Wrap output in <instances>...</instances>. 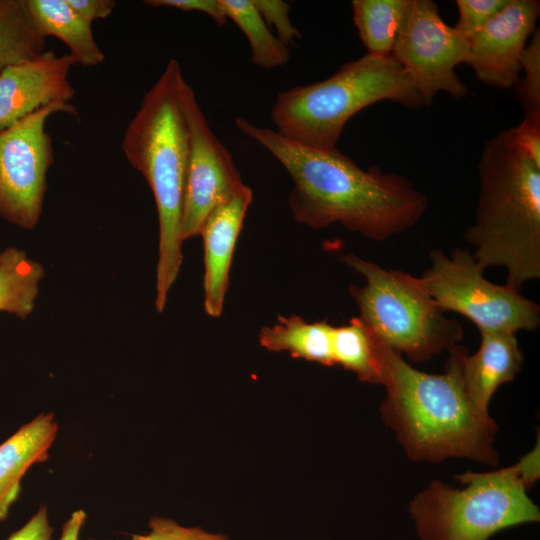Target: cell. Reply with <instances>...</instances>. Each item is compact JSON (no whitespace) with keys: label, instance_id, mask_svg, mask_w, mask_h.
<instances>
[{"label":"cell","instance_id":"20","mask_svg":"<svg viewBox=\"0 0 540 540\" xmlns=\"http://www.w3.org/2000/svg\"><path fill=\"white\" fill-rule=\"evenodd\" d=\"M44 277L40 263L25 251L8 247L0 253V311L19 318L28 317L34 309L39 284Z\"/></svg>","mask_w":540,"mask_h":540},{"label":"cell","instance_id":"16","mask_svg":"<svg viewBox=\"0 0 540 540\" xmlns=\"http://www.w3.org/2000/svg\"><path fill=\"white\" fill-rule=\"evenodd\" d=\"M57 433L54 414L41 413L0 444V522L17 500L24 475L48 458Z\"/></svg>","mask_w":540,"mask_h":540},{"label":"cell","instance_id":"23","mask_svg":"<svg viewBox=\"0 0 540 540\" xmlns=\"http://www.w3.org/2000/svg\"><path fill=\"white\" fill-rule=\"evenodd\" d=\"M224 14L246 36L251 48V61L264 69L283 66L290 51L275 36L256 9L252 0H220Z\"/></svg>","mask_w":540,"mask_h":540},{"label":"cell","instance_id":"29","mask_svg":"<svg viewBox=\"0 0 540 540\" xmlns=\"http://www.w3.org/2000/svg\"><path fill=\"white\" fill-rule=\"evenodd\" d=\"M144 3L152 7H170L184 12H202L220 26L227 22L220 0H146Z\"/></svg>","mask_w":540,"mask_h":540},{"label":"cell","instance_id":"25","mask_svg":"<svg viewBox=\"0 0 540 540\" xmlns=\"http://www.w3.org/2000/svg\"><path fill=\"white\" fill-rule=\"evenodd\" d=\"M148 526L149 532L146 534L133 535L126 540H230L224 534L209 532L200 527L183 526L165 517L151 518Z\"/></svg>","mask_w":540,"mask_h":540},{"label":"cell","instance_id":"1","mask_svg":"<svg viewBox=\"0 0 540 540\" xmlns=\"http://www.w3.org/2000/svg\"><path fill=\"white\" fill-rule=\"evenodd\" d=\"M235 125L289 173V207L295 220L308 227L340 223L365 238L383 241L413 227L428 207L426 196L403 176L378 166L364 170L337 148L307 147L242 117L235 118Z\"/></svg>","mask_w":540,"mask_h":540},{"label":"cell","instance_id":"30","mask_svg":"<svg viewBox=\"0 0 540 540\" xmlns=\"http://www.w3.org/2000/svg\"><path fill=\"white\" fill-rule=\"evenodd\" d=\"M52 533L47 508L41 505L31 518L6 540H51Z\"/></svg>","mask_w":540,"mask_h":540},{"label":"cell","instance_id":"17","mask_svg":"<svg viewBox=\"0 0 540 540\" xmlns=\"http://www.w3.org/2000/svg\"><path fill=\"white\" fill-rule=\"evenodd\" d=\"M25 5L45 38L56 37L68 47L73 65L93 67L104 61L92 24L84 20L67 0H25Z\"/></svg>","mask_w":540,"mask_h":540},{"label":"cell","instance_id":"31","mask_svg":"<svg viewBox=\"0 0 540 540\" xmlns=\"http://www.w3.org/2000/svg\"><path fill=\"white\" fill-rule=\"evenodd\" d=\"M70 6L87 22L105 19L113 12L114 0H67Z\"/></svg>","mask_w":540,"mask_h":540},{"label":"cell","instance_id":"8","mask_svg":"<svg viewBox=\"0 0 540 540\" xmlns=\"http://www.w3.org/2000/svg\"><path fill=\"white\" fill-rule=\"evenodd\" d=\"M429 260L420 277L443 312L463 315L479 332L516 334L539 326V305L514 287L487 280L468 249L454 247L449 255L434 249Z\"/></svg>","mask_w":540,"mask_h":540},{"label":"cell","instance_id":"26","mask_svg":"<svg viewBox=\"0 0 540 540\" xmlns=\"http://www.w3.org/2000/svg\"><path fill=\"white\" fill-rule=\"evenodd\" d=\"M509 0H456L459 20L454 26L467 39L483 28Z\"/></svg>","mask_w":540,"mask_h":540},{"label":"cell","instance_id":"19","mask_svg":"<svg viewBox=\"0 0 540 540\" xmlns=\"http://www.w3.org/2000/svg\"><path fill=\"white\" fill-rule=\"evenodd\" d=\"M384 345L359 317L333 327L332 355L335 365L354 372L360 381L382 384Z\"/></svg>","mask_w":540,"mask_h":540},{"label":"cell","instance_id":"10","mask_svg":"<svg viewBox=\"0 0 540 540\" xmlns=\"http://www.w3.org/2000/svg\"><path fill=\"white\" fill-rule=\"evenodd\" d=\"M412 78L424 106L444 91L454 99L467 87L454 68L465 63L468 39L447 25L431 0H409L391 54Z\"/></svg>","mask_w":540,"mask_h":540},{"label":"cell","instance_id":"2","mask_svg":"<svg viewBox=\"0 0 540 540\" xmlns=\"http://www.w3.org/2000/svg\"><path fill=\"white\" fill-rule=\"evenodd\" d=\"M465 351L459 344L453 346L445 372L434 375L413 368L401 354L384 348L382 385L387 395L382 414L415 460L467 457L490 465L497 462L496 424L489 413L473 405L463 385Z\"/></svg>","mask_w":540,"mask_h":540},{"label":"cell","instance_id":"21","mask_svg":"<svg viewBox=\"0 0 540 540\" xmlns=\"http://www.w3.org/2000/svg\"><path fill=\"white\" fill-rule=\"evenodd\" d=\"M45 51L46 38L33 23L25 0H0V74Z\"/></svg>","mask_w":540,"mask_h":540},{"label":"cell","instance_id":"4","mask_svg":"<svg viewBox=\"0 0 540 540\" xmlns=\"http://www.w3.org/2000/svg\"><path fill=\"white\" fill-rule=\"evenodd\" d=\"M185 78L176 59L145 93L128 123L121 149L143 175L154 196L159 243L156 310L163 312L183 260L181 219L185 194L188 139L180 93Z\"/></svg>","mask_w":540,"mask_h":540},{"label":"cell","instance_id":"22","mask_svg":"<svg viewBox=\"0 0 540 540\" xmlns=\"http://www.w3.org/2000/svg\"><path fill=\"white\" fill-rule=\"evenodd\" d=\"M409 0H353V21L367 53L390 55Z\"/></svg>","mask_w":540,"mask_h":540},{"label":"cell","instance_id":"14","mask_svg":"<svg viewBox=\"0 0 540 540\" xmlns=\"http://www.w3.org/2000/svg\"><path fill=\"white\" fill-rule=\"evenodd\" d=\"M253 193L246 184L205 219L200 234L204 247V310L219 317L229 284L234 248Z\"/></svg>","mask_w":540,"mask_h":540},{"label":"cell","instance_id":"3","mask_svg":"<svg viewBox=\"0 0 540 540\" xmlns=\"http://www.w3.org/2000/svg\"><path fill=\"white\" fill-rule=\"evenodd\" d=\"M475 222L464 232L483 268L503 267L518 290L540 278V166L509 130L486 141L479 163Z\"/></svg>","mask_w":540,"mask_h":540},{"label":"cell","instance_id":"13","mask_svg":"<svg viewBox=\"0 0 540 540\" xmlns=\"http://www.w3.org/2000/svg\"><path fill=\"white\" fill-rule=\"evenodd\" d=\"M68 54L46 50L39 57L7 67L0 74V130L52 102L70 103L75 89L69 80Z\"/></svg>","mask_w":540,"mask_h":540},{"label":"cell","instance_id":"7","mask_svg":"<svg viewBox=\"0 0 540 540\" xmlns=\"http://www.w3.org/2000/svg\"><path fill=\"white\" fill-rule=\"evenodd\" d=\"M458 478L467 487L434 481L412 501L410 514L422 540H489L502 529L539 521L518 463Z\"/></svg>","mask_w":540,"mask_h":540},{"label":"cell","instance_id":"28","mask_svg":"<svg viewBox=\"0 0 540 540\" xmlns=\"http://www.w3.org/2000/svg\"><path fill=\"white\" fill-rule=\"evenodd\" d=\"M509 131L516 144L540 166V118L525 116L518 126Z\"/></svg>","mask_w":540,"mask_h":540},{"label":"cell","instance_id":"18","mask_svg":"<svg viewBox=\"0 0 540 540\" xmlns=\"http://www.w3.org/2000/svg\"><path fill=\"white\" fill-rule=\"evenodd\" d=\"M333 327L325 320L309 323L297 315L278 316L273 326L261 328L258 340L269 351H286L294 358L334 366Z\"/></svg>","mask_w":540,"mask_h":540},{"label":"cell","instance_id":"11","mask_svg":"<svg viewBox=\"0 0 540 540\" xmlns=\"http://www.w3.org/2000/svg\"><path fill=\"white\" fill-rule=\"evenodd\" d=\"M181 105L187 129L188 159L181 239L200 234L207 216L245 184L230 151L211 130L190 84L184 80Z\"/></svg>","mask_w":540,"mask_h":540},{"label":"cell","instance_id":"9","mask_svg":"<svg viewBox=\"0 0 540 540\" xmlns=\"http://www.w3.org/2000/svg\"><path fill=\"white\" fill-rule=\"evenodd\" d=\"M64 112L77 116L71 103L52 102L0 130V216L23 229L38 224L47 190V173L54 163L46 122Z\"/></svg>","mask_w":540,"mask_h":540},{"label":"cell","instance_id":"27","mask_svg":"<svg viewBox=\"0 0 540 540\" xmlns=\"http://www.w3.org/2000/svg\"><path fill=\"white\" fill-rule=\"evenodd\" d=\"M256 9L268 27L274 26L277 37L286 46L301 38L300 32L293 25L289 12L290 4L282 0H252Z\"/></svg>","mask_w":540,"mask_h":540},{"label":"cell","instance_id":"24","mask_svg":"<svg viewBox=\"0 0 540 540\" xmlns=\"http://www.w3.org/2000/svg\"><path fill=\"white\" fill-rule=\"evenodd\" d=\"M520 67L524 78L516 84V94L525 116L540 118V29L534 33L520 57Z\"/></svg>","mask_w":540,"mask_h":540},{"label":"cell","instance_id":"6","mask_svg":"<svg viewBox=\"0 0 540 540\" xmlns=\"http://www.w3.org/2000/svg\"><path fill=\"white\" fill-rule=\"evenodd\" d=\"M342 262L365 279L349 286L358 316L387 347L414 362L448 351L463 338L460 323L445 316L421 277L386 269L353 253Z\"/></svg>","mask_w":540,"mask_h":540},{"label":"cell","instance_id":"5","mask_svg":"<svg viewBox=\"0 0 540 540\" xmlns=\"http://www.w3.org/2000/svg\"><path fill=\"white\" fill-rule=\"evenodd\" d=\"M424 106L405 69L392 55L364 56L343 64L329 78L278 94L270 118L280 135L319 150H333L347 121L379 101Z\"/></svg>","mask_w":540,"mask_h":540},{"label":"cell","instance_id":"12","mask_svg":"<svg viewBox=\"0 0 540 540\" xmlns=\"http://www.w3.org/2000/svg\"><path fill=\"white\" fill-rule=\"evenodd\" d=\"M540 2L509 0L483 28L468 38L465 63L485 85L510 89L517 84L520 57L536 31Z\"/></svg>","mask_w":540,"mask_h":540},{"label":"cell","instance_id":"32","mask_svg":"<svg viewBox=\"0 0 540 540\" xmlns=\"http://www.w3.org/2000/svg\"><path fill=\"white\" fill-rule=\"evenodd\" d=\"M86 521V512L75 510L62 526L59 540H79L80 532Z\"/></svg>","mask_w":540,"mask_h":540},{"label":"cell","instance_id":"15","mask_svg":"<svg viewBox=\"0 0 540 540\" xmlns=\"http://www.w3.org/2000/svg\"><path fill=\"white\" fill-rule=\"evenodd\" d=\"M480 346L461 359L465 391L473 405L488 413L490 399L498 387L512 381L523 362L516 335L506 332H480Z\"/></svg>","mask_w":540,"mask_h":540}]
</instances>
